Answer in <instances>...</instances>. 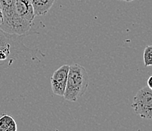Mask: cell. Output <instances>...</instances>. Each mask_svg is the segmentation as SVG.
Here are the masks:
<instances>
[{"mask_svg": "<svg viewBox=\"0 0 152 131\" xmlns=\"http://www.w3.org/2000/svg\"><path fill=\"white\" fill-rule=\"evenodd\" d=\"M30 51L23 44V36L9 34L0 28V67H9L20 56Z\"/></svg>", "mask_w": 152, "mask_h": 131, "instance_id": "cell-1", "label": "cell"}, {"mask_svg": "<svg viewBox=\"0 0 152 131\" xmlns=\"http://www.w3.org/2000/svg\"><path fill=\"white\" fill-rule=\"evenodd\" d=\"M35 17L30 0H16L15 15L3 30L12 34L27 35L34 25Z\"/></svg>", "mask_w": 152, "mask_h": 131, "instance_id": "cell-2", "label": "cell"}, {"mask_svg": "<svg viewBox=\"0 0 152 131\" xmlns=\"http://www.w3.org/2000/svg\"><path fill=\"white\" fill-rule=\"evenodd\" d=\"M89 84V74L79 64L70 66L67 86L63 97L70 102L77 101L86 92Z\"/></svg>", "mask_w": 152, "mask_h": 131, "instance_id": "cell-3", "label": "cell"}, {"mask_svg": "<svg viewBox=\"0 0 152 131\" xmlns=\"http://www.w3.org/2000/svg\"><path fill=\"white\" fill-rule=\"evenodd\" d=\"M131 106L140 118L152 119V89L145 86L138 91Z\"/></svg>", "mask_w": 152, "mask_h": 131, "instance_id": "cell-4", "label": "cell"}, {"mask_svg": "<svg viewBox=\"0 0 152 131\" xmlns=\"http://www.w3.org/2000/svg\"><path fill=\"white\" fill-rule=\"evenodd\" d=\"M70 65L64 64L57 69L51 77V86L54 94L63 97L67 86Z\"/></svg>", "mask_w": 152, "mask_h": 131, "instance_id": "cell-5", "label": "cell"}, {"mask_svg": "<svg viewBox=\"0 0 152 131\" xmlns=\"http://www.w3.org/2000/svg\"><path fill=\"white\" fill-rule=\"evenodd\" d=\"M15 3L16 0H0V4L2 7L4 15V22L0 28L2 30L6 27L13 18L15 12Z\"/></svg>", "mask_w": 152, "mask_h": 131, "instance_id": "cell-6", "label": "cell"}, {"mask_svg": "<svg viewBox=\"0 0 152 131\" xmlns=\"http://www.w3.org/2000/svg\"><path fill=\"white\" fill-rule=\"evenodd\" d=\"M35 16H42L48 13L55 0H30Z\"/></svg>", "mask_w": 152, "mask_h": 131, "instance_id": "cell-7", "label": "cell"}, {"mask_svg": "<svg viewBox=\"0 0 152 131\" xmlns=\"http://www.w3.org/2000/svg\"><path fill=\"white\" fill-rule=\"evenodd\" d=\"M17 123L11 115L3 114L0 116V131H17Z\"/></svg>", "mask_w": 152, "mask_h": 131, "instance_id": "cell-8", "label": "cell"}, {"mask_svg": "<svg viewBox=\"0 0 152 131\" xmlns=\"http://www.w3.org/2000/svg\"><path fill=\"white\" fill-rule=\"evenodd\" d=\"M143 61L145 67L152 66V45H148L144 49Z\"/></svg>", "mask_w": 152, "mask_h": 131, "instance_id": "cell-9", "label": "cell"}, {"mask_svg": "<svg viewBox=\"0 0 152 131\" xmlns=\"http://www.w3.org/2000/svg\"><path fill=\"white\" fill-rule=\"evenodd\" d=\"M4 22V15H3V10H2V7L0 4V27L3 24Z\"/></svg>", "mask_w": 152, "mask_h": 131, "instance_id": "cell-10", "label": "cell"}, {"mask_svg": "<svg viewBox=\"0 0 152 131\" xmlns=\"http://www.w3.org/2000/svg\"><path fill=\"white\" fill-rule=\"evenodd\" d=\"M147 83H148V86L151 89H152V75L150 76L148 79Z\"/></svg>", "mask_w": 152, "mask_h": 131, "instance_id": "cell-11", "label": "cell"}, {"mask_svg": "<svg viewBox=\"0 0 152 131\" xmlns=\"http://www.w3.org/2000/svg\"><path fill=\"white\" fill-rule=\"evenodd\" d=\"M120 1H124V2H132V1H134V0H120Z\"/></svg>", "mask_w": 152, "mask_h": 131, "instance_id": "cell-12", "label": "cell"}]
</instances>
